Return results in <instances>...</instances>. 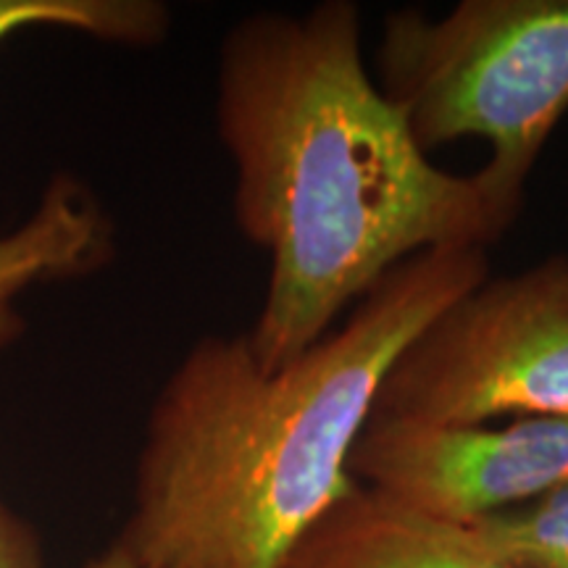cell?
<instances>
[{
    "label": "cell",
    "mask_w": 568,
    "mask_h": 568,
    "mask_svg": "<svg viewBox=\"0 0 568 568\" xmlns=\"http://www.w3.org/2000/svg\"><path fill=\"white\" fill-rule=\"evenodd\" d=\"M216 132L234 224L272 264L245 335L264 372L301 358L403 261L487 251L510 230L477 174L435 166L376 88L351 0L240 19L219 48Z\"/></svg>",
    "instance_id": "obj_1"
},
{
    "label": "cell",
    "mask_w": 568,
    "mask_h": 568,
    "mask_svg": "<svg viewBox=\"0 0 568 568\" xmlns=\"http://www.w3.org/2000/svg\"><path fill=\"white\" fill-rule=\"evenodd\" d=\"M487 276L481 247L418 253L276 372L245 335L197 339L155 395L113 548L138 568H280L355 487L347 458L387 368Z\"/></svg>",
    "instance_id": "obj_2"
},
{
    "label": "cell",
    "mask_w": 568,
    "mask_h": 568,
    "mask_svg": "<svg viewBox=\"0 0 568 568\" xmlns=\"http://www.w3.org/2000/svg\"><path fill=\"white\" fill-rule=\"evenodd\" d=\"M376 88L426 153L485 140L477 180L514 226L545 142L568 111V0H460L445 17L389 11Z\"/></svg>",
    "instance_id": "obj_3"
},
{
    "label": "cell",
    "mask_w": 568,
    "mask_h": 568,
    "mask_svg": "<svg viewBox=\"0 0 568 568\" xmlns=\"http://www.w3.org/2000/svg\"><path fill=\"white\" fill-rule=\"evenodd\" d=\"M372 416H568V255L487 276L439 311L387 368Z\"/></svg>",
    "instance_id": "obj_4"
},
{
    "label": "cell",
    "mask_w": 568,
    "mask_h": 568,
    "mask_svg": "<svg viewBox=\"0 0 568 568\" xmlns=\"http://www.w3.org/2000/svg\"><path fill=\"white\" fill-rule=\"evenodd\" d=\"M347 471L355 485L453 527L537 500L568 481V416L506 426L368 416Z\"/></svg>",
    "instance_id": "obj_5"
},
{
    "label": "cell",
    "mask_w": 568,
    "mask_h": 568,
    "mask_svg": "<svg viewBox=\"0 0 568 568\" xmlns=\"http://www.w3.org/2000/svg\"><path fill=\"white\" fill-rule=\"evenodd\" d=\"M280 568H516L471 531L435 521L355 485L290 550Z\"/></svg>",
    "instance_id": "obj_6"
},
{
    "label": "cell",
    "mask_w": 568,
    "mask_h": 568,
    "mask_svg": "<svg viewBox=\"0 0 568 568\" xmlns=\"http://www.w3.org/2000/svg\"><path fill=\"white\" fill-rule=\"evenodd\" d=\"M111 255L109 213L84 184L55 176L30 216L0 234V353L24 335L21 297L40 284L95 272Z\"/></svg>",
    "instance_id": "obj_7"
},
{
    "label": "cell",
    "mask_w": 568,
    "mask_h": 568,
    "mask_svg": "<svg viewBox=\"0 0 568 568\" xmlns=\"http://www.w3.org/2000/svg\"><path fill=\"white\" fill-rule=\"evenodd\" d=\"M40 27L151 48L166 40L172 11L159 0H0V42Z\"/></svg>",
    "instance_id": "obj_8"
},
{
    "label": "cell",
    "mask_w": 568,
    "mask_h": 568,
    "mask_svg": "<svg viewBox=\"0 0 568 568\" xmlns=\"http://www.w3.org/2000/svg\"><path fill=\"white\" fill-rule=\"evenodd\" d=\"M464 529L487 552L516 568H568V481Z\"/></svg>",
    "instance_id": "obj_9"
},
{
    "label": "cell",
    "mask_w": 568,
    "mask_h": 568,
    "mask_svg": "<svg viewBox=\"0 0 568 568\" xmlns=\"http://www.w3.org/2000/svg\"><path fill=\"white\" fill-rule=\"evenodd\" d=\"M0 568H45L38 531L0 497Z\"/></svg>",
    "instance_id": "obj_10"
},
{
    "label": "cell",
    "mask_w": 568,
    "mask_h": 568,
    "mask_svg": "<svg viewBox=\"0 0 568 568\" xmlns=\"http://www.w3.org/2000/svg\"><path fill=\"white\" fill-rule=\"evenodd\" d=\"M88 568H138V566H134L132 560L126 558L122 550H116V548H113V545H111V548L105 550L103 556H98L95 560H92V564H90Z\"/></svg>",
    "instance_id": "obj_11"
}]
</instances>
